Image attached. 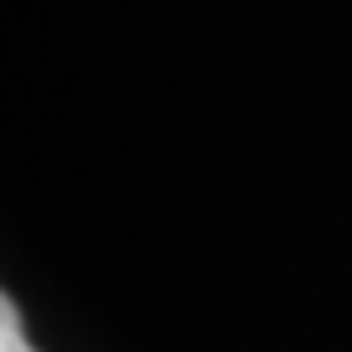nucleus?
<instances>
[{
    "label": "nucleus",
    "mask_w": 352,
    "mask_h": 352,
    "mask_svg": "<svg viewBox=\"0 0 352 352\" xmlns=\"http://www.w3.org/2000/svg\"><path fill=\"white\" fill-rule=\"evenodd\" d=\"M0 352H32V342L21 337V316H16L11 300L0 306Z\"/></svg>",
    "instance_id": "f257e3e1"
}]
</instances>
